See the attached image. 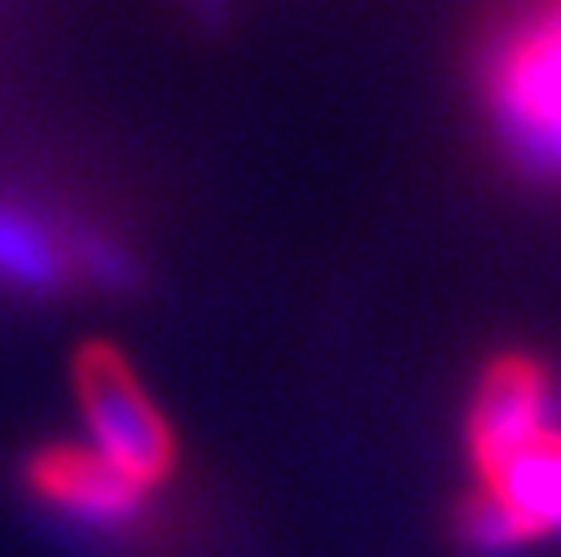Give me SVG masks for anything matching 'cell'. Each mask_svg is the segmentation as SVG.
<instances>
[{
  "label": "cell",
  "mask_w": 561,
  "mask_h": 557,
  "mask_svg": "<svg viewBox=\"0 0 561 557\" xmlns=\"http://www.w3.org/2000/svg\"><path fill=\"white\" fill-rule=\"evenodd\" d=\"M26 491L79 522V526H96V531H114L127 526L140 504H145V487H136L127 474H118L92 443H44L26 456Z\"/></svg>",
  "instance_id": "cell-4"
},
{
  "label": "cell",
  "mask_w": 561,
  "mask_h": 557,
  "mask_svg": "<svg viewBox=\"0 0 561 557\" xmlns=\"http://www.w3.org/2000/svg\"><path fill=\"white\" fill-rule=\"evenodd\" d=\"M486 101L513 145L561 171V0H522L486 57Z\"/></svg>",
  "instance_id": "cell-1"
},
{
  "label": "cell",
  "mask_w": 561,
  "mask_h": 557,
  "mask_svg": "<svg viewBox=\"0 0 561 557\" xmlns=\"http://www.w3.org/2000/svg\"><path fill=\"white\" fill-rule=\"evenodd\" d=\"M75 395L92 430V447L127 474L136 487H153L175 465V439L167 417L153 408L123 351L110 342H83L75 351Z\"/></svg>",
  "instance_id": "cell-2"
},
{
  "label": "cell",
  "mask_w": 561,
  "mask_h": 557,
  "mask_svg": "<svg viewBox=\"0 0 561 557\" xmlns=\"http://www.w3.org/2000/svg\"><path fill=\"white\" fill-rule=\"evenodd\" d=\"M552 425V377L530 355H495L478 386L465 417V443L473 474L495 469L508 452Z\"/></svg>",
  "instance_id": "cell-3"
},
{
  "label": "cell",
  "mask_w": 561,
  "mask_h": 557,
  "mask_svg": "<svg viewBox=\"0 0 561 557\" xmlns=\"http://www.w3.org/2000/svg\"><path fill=\"white\" fill-rule=\"evenodd\" d=\"M57 250L39 232V224L22 219L18 211H0V272L26 285H44L57 276Z\"/></svg>",
  "instance_id": "cell-6"
},
{
  "label": "cell",
  "mask_w": 561,
  "mask_h": 557,
  "mask_svg": "<svg viewBox=\"0 0 561 557\" xmlns=\"http://www.w3.org/2000/svg\"><path fill=\"white\" fill-rule=\"evenodd\" d=\"M478 496L500 513L513 548L561 531V425L552 421L495 469L478 474Z\"/></svg>",
  "instance_id": "cell-5"
}]
</instances>
